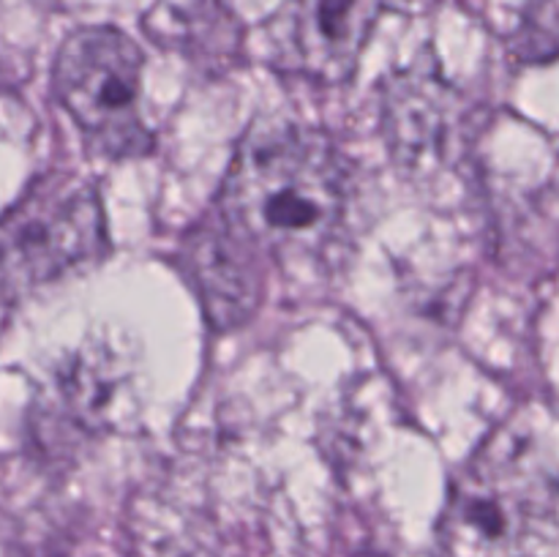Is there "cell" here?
I'll return each mask as SVG.
<instances>
[{
    "label": "cell",
    "mask_w": 559,
    "mask_h": 557,
    "mask_svg": "<svg viewBox=\"0 0 559 557\" xmlns=\"http://www.w3.org/2000/svg\"><path fill=\"white\" fill-rule=\"evenodd\" d=\"M349 169L320 129L254 123L235 151L213 213L260 257L314 260L342 235Z\"/></svg>",
    "instance_id": "1"
},
{
    "label": "cell",
    "mask_w": 559,
    "mask_h": 557,
    "mask_svg": "<svg viewBox=\"0 0 559 557\" xmlns=\"http://www.w3.org/2000/svg\"><path fill=\"white\" fill-rule=\"evenodd\" d=\"M557 440L527 407L491 429L459 470L435 530V557H557Z\"/></svg>",
    "instance_id": "2"
},
{
    "label": "cell",
    "mask_w": 559,
    "mask_h": 557,
    "mask_svg": "<svg viewBox=\"0 0 559 557\" xmlns=\"http://www.w3.org/2000/svg\"><path fill=\"white\" fill-rule=\"evenodd\" d=\"M109 254L96 186L76 173H47L0 218V298L14 304Z\"/></svg>",
    "instance_id": "3"
},
{
    "label": "cell",
    "mask_w": 559,
    "mask_h": 557,
    "mask_svg": "<svg viewBox=\"0 0 559 557\" xmlns=\"http://www.w3.org/2000/svg\"><path fill=\"white\" fill-rule=\"evenodd\" d=\"M142 66L140 47L109 25L69 33L55 55V96L98 156L120 162L153 151L142 118Z\"/></svg>",
    "instance_id": "4"
},
{
    "label": "cell",
    "mask_w": 559,
    "mask_h": 557,
    "mask_svg": "<svg viewBox=\"0 0 559 557\" xmlns=\"http://www.w3.org/2000/svg\"><path fill=\"white\" fill-rule=\"evenodd\" d=\"M382 131L399 167L413 178H435L469 151L473 112L462 93L431 63L399 71L382 85Z\"/></svg>",
    "instance_id": "5"
},
{
    "label": "cell",
    "mask_w": 559,
    "mask_h": 557,
    "mask_svg": "<svg viewBox=\"0 0 559 557\" xmlns=\"http://www.w3.org/2000/svg\"><path fill=\"white\" fill-rule=\"evenodd\" d=\"M382 0H287L265 25L276 71L317 85H342L358 69Z\"/></svg>",
    "instance_id": "6"
},
{
    "label": "cell",
    "mask_w": 559,
    "mask_h": 557,
    "mask_svg": "<svg viewBox=\"0 0 559 557\" xmlns=\"http://www.w3.org/2000/svg\"><path fill=\"white\" fill-rule=\"evenodd\" d=\"M180 262L213 328L243 325L260 306L262 257L213 211L186 235Z\"/></svg>",
    "instance_id": "7"
},
{
    "label": "cell",
    "mask_w": 559,
    "mask_h": 557,
    "mask_svg": "<svg viewBox=\"0 0 559 557\" xmlns=\"http://www.w3.org/2000/svg\"><path fill=\"white\" fill-rule=\"evenodd\" d=\"M164 47L180 49L205 69H224L240 52V22L218 0H164L142 20Z\"/></svg>",
    "instance_id": "8"
},
{
    "label": "cell",
    "mask_w": 559,
    "mask_h": 557,
    "mask_svg": "<svg viewBox=\"0 0 559 557\" xmlns=\"http://www.w3.org/2000/svg\"><path fill=\"white\" fill-rule=\"evenodd\" d=\"M511 52L522 63H549L557 55V0H527L511 38Z\"/></svg>",
    "instance_id": "9"
}]
</instances>
